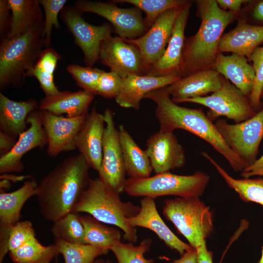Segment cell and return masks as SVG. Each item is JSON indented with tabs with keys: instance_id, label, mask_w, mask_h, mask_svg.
<instances>
[{
	"instance_id": "cell-46",
	"label": "cell",
	"mask_w": 263,
	"mask_h": 263,
	"mask_svg": "<svg viewBox=\"0 0 263 263\" xmlns=\"http://www.w3.org/2000/svg\"><path fill=\"white\" fill-rule=\"evenodd\" d=\"M249 0H216L218 6L223 10L234 12L238 14L242 5Z\"/></svg>"
},
{
	"instance_id": "cell-24",
	"label": "cell",
	"mask_w": 263,
	"mask_h": 263,
	"mask_svg": "<svg viewBox=\"0 0 263 263\" xmlns=\"http://www.w3.org/2000/svg\"><path fill=\"white\" fill-rule=\"evenodd\" d=\"M262 44L263 26L240 20L235 27L223 35L218 52L236 54L245 56L250 61L253 52Z\"/></svg>"
},
{
	"instance_id": "cell-16",
	"label": "cell",
	"mask_w": 263,
	"mask_h": 263,
	"mask_svg": "<svg viewBox=\"0 0 263 263\" xmlns=\"http://www.w3.org/2000/svg\"><path fill=\"white\" fill-rule=\"evenodd\" d=\"M98 60L122 78L129 75H143L139 49L118 36H111L102 41Z\"/></svg>"
},
{
	"instance_id": "cell-51",
	"label": "cell",
	"mask_w": 263,
	"mask_h": 263,
	"mask_svg": "<svg viewBox=\"0 0 263 263\" xmlns=\"http://www.w3.org/2000/svg\"><path fill=\"white\" fill-rule=\"evenodd\" d=\"M95 263H113L111 261L107 260L106 261H98Z\"/></svg>"
},
{
	"instance_id": "cell-5",
	"label": "cell",
	"mask_w": 263,
	"mask_h": 263,
	"mask_svg": "<svg viewBox=\"0 0 263 263\" xmlns=\"http://www.w3.org/2000/svg\"><path fill=\"white\" fill-rule=\"evenodd\" d=\"M44 21L26 33L1 40L0 89L17 88L25 83L27 74L35 66L44 47Z\"/></svg>"
},
{
	"instance_id": "cell-23",
	"label": "cell",
	"mask_w": 263,
	"mask_h": 263,
	"mask_svg": "<svg viewBox=\"0 0 263 263\" xmlns=\"http://www.w3.org/2000/svg\"><path fill=\"white\" fill-rule=\"evenodd\" d=\"M181 78L173 74L165 76L129 75L122 78L121 91L115 98L121 107L138 110L141 100L148 93L167 87Z\"/></svg>"
},
{
	"instance_id": "cell-36",
	"label": "cell",
	"mask_w": 263,
	"mask_h": 263,
	"mask_svg": "<svg viewBox=\"0 0 263 263\" xmlns=\"http://www.w3.org/2000/svg\"><path fill=\"white\" fill-rule=\"evenodd\" d=\"M151 243L150 239L142 241L137 245L120 241L113 245L110 250L115 255L117 263H152V261L145 257V253L150 249Z\"/></svg>"
},
{
	"instance_id": "cell-15",
	"label": "cell",
	"mask_w": 263,
	"mask_h": 263,
	"mask_svg": "<svg viewBox=\"0 0 263 263\" xmlns=\"http://www.w3.org/2000/svg\"><path fill=\"white\" fill-rule=\"evenodd\" d=\"M29 127L19 136L12 149L0 158V173L20 172L24 168L23 156L36 148H42L47 145V136L41 120V111L32 112L27 118Z\"/></svg>"
},
{
	"instance_id": "cell-34",
	"label": "cell",
	"mask_w": 263,
	"mask_h": 263,
	"mask_svg": "<svg viewBox=\"0 0 263 263\" xmlns=\"http://www.w3.org/2000/svg\"><path fill=\"white\" fill-rule=\"evenodd\" d=\"M79 214L71 211L53 222L51 231L55 239L72 244H84V229Z\"/></svg>"
},
{
	"instance_id": "cell-28",
	"label": "cell",
	"mask_w": 263,
	"mask_h": 263,
	"mask_svg": "<svg viewBox=\"0 0 263 263\" xmlns=\"http://www.w3.org/2000/svg\"><path fill=\"white\" fill-rule=\"evenodd\" d=\"M118 130L126 173L131 178L150 176L153 169L146 150L137 145L123 125Z\"/></svg>"
},
{
	"instance_id": "cell-17",
	"label": "cell",
	"mask_w": 263,
	"mask_h": 263,
	"mask_svg": "<svg viewBox=\"0 0 263 263\" xmlns=\"http://www.w3.org/2000/svg\"><path fill=\"white\" fill-rule=\"evenodd\" d=\"M145 150L155 174L182 168L186 162L185 150L173 132L160 129L148 139Z\"/></svg>"
},
{
	"instance_id": "cell-32",
	"label": "cell",
	"mask_w": 263,
	"mask_h": 263,
	"mask_svg": "<svg viewBox=\"0 0 263 263\" xmlns=\"http://www.w3.org/2000/svg\"><path fill=\"white\" fill-rule=\"evenodd\" d=\"M84 229V243L111 249L115 244L120 242V231L107 226L92 216H80Z\"/></svg>"
},
{
	"instance_id": "cell-44",
	"label": "cell",
	"mask_w": 263,
	"mask_h": 263,
	"mask_svg": "<svg viewBox=\"0 0 263 263\" xmlns=\"http://www.w3.org/2000/svg\"><path fill=\"white\" fill-rule=\"evenodd\" d=\"M249 3L248 23L263 26V0H249Z\"/></svg>"
},
{
	"instance_id": "cell-8",
	"label": "cell",
	"mask_w": 263,
	"mask_h": 263,
	"mask_svg": "<svg viewBox=\"0 0 263 263\" xmlns=\"http://www.w3.org/2000/svg\"><path fill=\"white\" fill-rule=\"evenodd\" d=\"M185 102L209 108L207 115L212 121L225 116L238 123L251 118L257 113L248 97L224 76L221 87L210 95L189 98Z\"/></svg>"
},
{
	"instance_id": "cell-30",
	"label": "cell",
	"mask_w": 263,
	"mask_h": 263,
	"mask_svg": "<svg viewBox=\"0 0 263 263\" xmlns=\"http://www.w3.org/2000/svg\"><path fill=\"white\" fill-rule=\"evenodd\" d=\"M201 155L213 165L226 184L238 193L242 200L263 206V178L236 179L229 175L207 152L202 151Z\"/></svg>"
},
{
	"instance_id": "cell-12",
	"label": "cell",
	"mask_w": 263,
	"mask_h": 263,
	"mask_svg": "<svg viewBox=\"0 0 263 263\" xmlns=\"http://www.w3.org/2000/svg\"><path fill=\"white\" fill-rule=\"evenodd\" d=\"M81 13L75 7L66 6L61 11V18L82 50L86 66L92 67L99 59L102 41L112 36L113 29L108 23L98 26L91 24L85 20Z\"/></svg>"
},
{
	"instance_id": "cell-25",
	"label": "cell",
	"mask_w": 263,
	"mask_h": 263,
	"mask_svg": "<svg viewBox=\"0 0 263 263\" xmlns=\"http://www.w3.org/2000/svg\"><path fill=\"white\" fill-rule=\"evenodd\" d=\"M94 95V94L83 90L59 91L41 99L38 109L57 115L66 114L70 117L79 116L88 113L89 106Z\"/></svg>"
},
{
	"instance_id": "cell-20",
	"label": "cell",
	"mask_w": 263,
	"mask_h": 263,
	"mask_svg": "<svg viewBox=\"0 0 263 263\" xmlns=\"http://www.w3.org/2000/svg\"><path fill=\"white\" fill-rule=\"evenodd\" d=\"M192 5V2L189 1L177 18L165 53L147 75L155 76L178 75L186 38L185 30Z\"/></svg>"
},
{
	"instance_id": "cell-2",
	"label": "cell",
	"mask_w": 263,
	"mask_h": 263,
	"mask_svg": "<svg viewBox=\"0 0 263 263\" xmlns=\"http://www.w3.org/2000/svg\"><path fill=\"white\" fill-rule=\"evenodd\" d=\"M144 98L151 99L156 103L155 114L160 130L173 132L182 129L195 135L210 145L236 172H242L248 166L227 145L203 109L177 105L170 98L167 87L150 92Z\"/></svg>"
},
{
	"instance_id": "cell-6",
	"label": "cell",
	"mask_w": 263,
	"mask_h": 263,
	"mask_svg": "<svg viewBox=\"0 0 263 263\" xmlns=\"http://www.w3.org/2000/svg\"><path fill=\"white\" fill-rule=\"evenodd\" d=\"M210 180L206 173L197 171L191 175L165 172L147 178L127 179L124 191L131 196L152 199L164 196L200 197Z\"/></svg>"
},
{
	"instance_id": "cell-42",
	"label": "cell",
	"mask_w": 263,
	"mask_h": 263,
	"mask_svg": "<svg viewBox=\"0 0 263 263\" xmlns=\"http://www.w3.org/2000/svg\"><path fill=\"white\" fill-rule=\"evenodd\" d=\"M36 233L30 221H19L11 228L9 233L8 248L9 252L17 249L35 237Z\"/></svg>"
},
{
	"instance_id": "cell-37",
	"label": "cell",
	"mask_w": 263,
	"mask_h": 263,
	"mask_svg": "<svg viewBox=\"0 0 263 263\" xmlns=\"http://www.w3.org/2000/svg\"><path fill=\"white\" fill-rule=\"evenodd\" d=\"M67 1L66 0H39L45 13L43 37L46 47H48L51 44L53 27H55L56 29L60 28L58 15Z\"/></svg>"
},
{
	"instance_id": "cell-40",
	"label": "cell",
	"mask_w": 263,
	"mask_h": 263,
	"mask_svg": "<svg viewBox=\"0 0 263 263\" xmlns=\"http://www.w3.org/2000/svg\"><path fill=\"white\" fill-rule=\"evenodd\" d=\"M48 248L49 246L43 245L35 237L10 251L9 254L14 263H31L40 258Z\"/></svg>"
},
{
	"instance_id": "cell-7",
	"label": "cell",
	"mask_w": 263,
	"mask_h": 263,
	"mask_svg": "<svg viewBox=\"0 0 263 263\" xmlns=\"http://www.w3.org/2000/svg\"><path fill=\"white\" fill-rule=\"evenodd\" d=\"M163 213L194 248L206 241L213 231L212 212L199 197L167 199Z\"/></svg>"
},
{
	"instance_id": "cell-43",
	"label": "cell",
	"mask_w": 263,
	"mask_h": 263,
	"mask_svg": "<svg viewBox=\"0 0 263 263\" xmlns=\"http://www.w3.org/2000/svg\"><path fill=\"white\" fill-rule=\"evenodd\" d=\"M10 12L7 0H0V34L2 39L7 37L10 30L11 22Z\"/></svg>"
},
{
	"instance_id": "cell-29",
	"label": "cell",
	"mask_w": 263,
	"mask_h": 263,
	"mask_svg": "<svg viewBox=\"0 0 263 263\" xmlns=\"http://www.w3.org/2000/svg\"><path fill=\"white\" fill-rule=\"evenodd\" d=\"M11 22L6 38L23 34L44 21L38 0H7Z\"/></svg>"
},
{
	"instance_id": "cell-38",
	"label": "cell",
	"mask_w": 263,
	"mask_h": 263,
	"mask_svg": "<svg viewBox=\"0 0 263 263\" xmlns=\"http://www.w3.org/2000/svg\"><path fill=\"white\" fill-rule=\"evenodd\" d=\"M68 72L75 80L76 84L83 89L96 94L99 78L103 70L91 67L70 64L67 67Z\"/></svg>"
},
{
	"instance_id": "cell-33",
	"label": "cell",
	"mask_w": 263,
	"mask_h": 263,
	"mask_svg": "<svg viewBox=\"0 0 263 263\" xmlns=\"http://www.w3.org/2000/svg\"><path fill=\"white\" fill-rule=\"evenodd\" d=\"M58 254H61L64 263H95V259L108 253L109 249L82 244H72L55 239Z\"/></svg>"
},
{
	"instance_id": "cell-50",
	"label": "cell",
	"mask_w": 263,
	"mask_h": 263,
	"mask_svg": "<svg viewBox=\"0 0 263 263\" xmlns=\"http://www.w3.org/2000/svg\"><path fill=\"white\" fill-rule=\"evenodd\" d=\"M58 254L55 244L49 245V248L43 256L38 260L31 263H50L52 259Z\"/></svg>"
},
{
	"instance_id": "cell-1",
	"label": "cell",
	"mask_w": 263,
	"mask_h": 263,
	"mask_svg": "<svg viewBox=\"0 0 263 263\" xmlns=\"http://www.w3.org/2000/svg\"><path fill=\"white\" fill-rule=\"evenodd\" d=\"M90 168L79 154L66 158L42 178L36 196L45 219L54 222L72 211L89 185Z\"/></svg>"
},
{
	"instance_id": "cell-49",
	"label": "cell",
	"mask_w": 263,
	"mask_h": 263,
	"mask_svg": "<svg viewBox=\"0 0 263 263\" xmlns=\"http://www.w3.org/2000/svg\"><path fill=\"white\" fill-rule=\"evenodd\" d=\"M198 256L197 250L192 248L185 252L181 257L177 260H174L171 263H197Z\"/></svg>"
},
{
	"instance_id": "cell-31",
	"label": "cell",
	"mask_w": 263,
	"mask_h": 263,
	"mask_svg": "<svg viewBox=\"0 0 263 263\" xmlns=\"http://www.w3.org/2000/svg\"><path fill=\"white\" fill-rule=\"evenodd\" d=\"M60 59L61 56L55 50L46 47L27 74V76H34L37 79L45 96L52 95L59 92L54 82V73Z\"/></svg>"
},
{
	"instance_id": "cell-18",
	"label": "cell",
	"mask_w": 263,
	"mask_h": 263,
	"mask_svg": "<svg viewBox=\"0 0 263 263\" xmlns=\"http://www.w3.org/2000/svg\"><path fill=\"white\" fill-rule=\"evenodd\" d=\"M38 185L35 180H30L14 191L0 194V263L9 252L8 242L10 230L19 221L24 204L30 198L36 195Z\"/></svg>"
},
{
	"instance_id": "cell-11",
	"label": "cell",
	"mask_w": 263,
	"mask_h": 263,
	"mask_svg": "<svg viewBox=\"0 0 263 263\" xmlns=\"http://www.w3.org/2000/svg\"><path fill=\"white\" fill-rule=\"evenodd\" d=\"M104 115L105 128L98 178L106 185L120 194L124 191L127 179L118 130L116 128L112 110L106 108Z\"/></svg>"
},
{
	"instance_id": "cell-52",
	"label": "cell",
	"mask_w": 263,
	"mask_h": 263,
	"mask_svg": "<svg viewBox=\"0 0 263 263\" xmlns=\"http://www.w3.org/2000/svg\"><path fill=\"white\" fill-rule=\"evenodd\" d=\"M258 263H263V246L262 247V256Z\"/></svg>"
},
{
	"instance_id": "cell-48",
	"label": "cell",
	"mask_w": 263,
	"mask_h": 263,
	"mask_svg": "<svg viewBox=\"0 0 263 263\" xmlns=\"http://www.w3.org/2000/svg\"><path fill=\"white\" fill-rule=\"evenodd\" d=\"M198 256L197 263H213V253L207 248L206 241L196 248Z\"/></svg>"
},
{
	"instance_id": "cell-13",
	"label": "cell",
	"mask_w": 263,
	"mask_h": 263,
	"mask_svg": "<svg viewBox=\"0 0 263 263\" xmlns=\"http://www.w3.org/2000/svg\"><path fill=\"white\" fill-rule=\"evenodd\" d=\"M186 4L163 13L148 31L140 38L133 39H125L126 42L139 49L141 56L143 75H148L152 66L165 53L174 23Z\"/></svg>"
},
{
	"instance_id": "cell-45",
	"label": "cell",
	"mask_w": 263,
	"mask_h": 263,
	"mask_svg": "<svg viewBox=\"0 0 263 263\" xmlns=\"http://www.w3.org/2000/svg\"><path fill=\"white\" fill-rule=\"evenodd\" d=\"M243 178H251L255 176H263V154L241 172Z\"/></svg>"
},
{
	"instance_id": "cell-27",
	"label": "cell",
	"mask_w": 263,
	"mask_h": 263,
	"mask_svg": "<svg viewBox=\"0 0 263 263\" xmlns=\"http://www.w3.org/2000/svg\"><path fill=\"white\" fill-rule=\"evenodd\" d=\"M39 103L34 99L12 100L0 93V131L15 138L27 129V118L38 109Z\"/></svg>"
},
{
	"instance_id": "cell-14",
	"label": "cell",
	"mask_w": 263,
	"mask_h": 263,
	"mask_svg": "<svg viewBox=\"0 0 263 263\" xmlns=\"http://www.w3.org/2000/svg\"><path fill=\"white\" fill-rule=\"evenodd\" d=\"M86 114L77 117H65L41 111V120L47 136V152L55 157L63 151L74 150L76 136Z\"/></svg>"
},
{
	"instance_id": "cell-21",
	"label": "cell",
	"mask_w": 263,
	"mask_h": 263,
	"mask_svg": "<svg viewBox=\"0 0 263 263\" xmlns=\"http://www.w3.org/2000/svg\"><path fill=\"white\" fill-rule=\"evenodd\" d=\"M223 76L214 68L196 72L181 77L167 87L175 103L184 102L188 99L207 96L221 86Z\"/></svg>"
},
{
	"instance_id": "cell-39",
	"label": "cell",
	"mask_w": 263,
	"mask_h": 263,
	"mask_svg": "<svg viewBox=\"0 0 263 263\" xmlns=\"http://www.w3.org/2000/svg\"><path fill=\"white\" fill-rule=\"evenodd\" d=\"M255 71V81L248 96L250 103L254 109L259 110L261 105V96L263 91V46L257 48L251 55Z\"/></svg>"
},
{
	"instance_id": "cell-9",
	"label": "cell",
	"mask_w": 263,
	"mask_h": 263,
	"mask_svg": "<svg viewBox=\"0 0 263 263\" xmlns=\"http://www.w3.org/2000/svg\"><path fill=\"white\" fill-rule=\"evenodd\" d=\"M215 125L227 145L248 166L255 161L263 138V107L243 122L231 124L219 119Z\"/></svg>"
},
{
	"instance_id": "cell-47",
	"label": "cell",
	"mask_w": 263,
	"mask_h": 263,
	"mask_svg": "<svg viewBox=\"0 0 263 263\" xmlns=\"http://www.w3.org/2000/svg\"><path fill=\"white\" fill-rule=\"evenodd\" d=\"M16 138L0 131V156L6 154L12 149L17 141Z\"/></svg>"
},
{
	"instance_id": "cell-19",
	"label": "cell",
	"mask_w": 263,
	"mask_h": 263,
	"mask_svg": "<svg viewBox=\"0 0 263 263\" xmlns=\"http://www.w3.org/2000/svg\"><path fill=\"white\" fill-rule=\"evenodd\" d=\"M105 128L104 114L95 107L88 113L75 140V146L90 167L97 172L102 158L103 139Z\"/></svg>"
},
{
	"instance_id": "cell-10",
	"label": "cell",
	"mask_w": 263,
	"mask_h": 263,
	"mask_svg": "<svg viewBox=\"0 0 263 263\" xmlns=\"http://www.w3.org/2000/svg\"><path fill=\"white\" fill-rule=\"evenodd\" d=\"M76 9L81 12H91L108 20L118 37L133 39L140 38L149 29L142 16V11L136 7H118L111 2L79 0L75 2Z\"/></svg>"
},
{
	"instance_id": "cell-22",
	"label": "cell",
	"mask_w": 263,
	"mask_h": 263,
	"mask_svg": "<svg viewBox=\"0 0 263 263\" xmlns=\"http://www.w3.org/2000/svg\"><path fill=\"white\" fill-rule=\"evenodd\" d=\"M127 222L133 227L138 226L151 230L168 246L176 250L181 255L192 248L180 240L165 223L157 211L154 199L143 197L139 212L128 218Z\"/></svg>"
},
{
	"instance_id": "cell-35",
	"label": "cell",
	"mask_w": 263,
	"mask_h": 263,
	"mask_svg": "<svg viewBox=\"0 0 263 263\" xmlns=\"http://www.w3.org/2000/svg\"><path fill=\"white\" fill-rule=\"evenodd\" d=\"M189 0H114L113 3H127L145 13V23L150 29L156 19L163 13L182 6Z\"/></svg>"
},
{
	"instance_id": "cell-26",
	"label": "cell",
	"mask_w": 263,
	"mask_h": 263,
	"mask_svg": "<svg viewBox=\"0 0 263 263\" xmlns=\"http://www.w3.org/2000/svg\"><path fill=\"white\" fill-rule=\"evenodd\" d=\"M213 68L243 94L249 96L255 75L253 67L246 57L234 53L228 56L219 53Z\"/></svg>"
},
{
	"instance_id": "cell-4",
	"label": "cell",
	"mask_w": 263,
	"mask_h": 263,
	"mask_svg": "<svg viewBox=\"0 0 263 263\" xmlns=\"http://www.w3.org/2000/svg\"><path fill=\"white\" fill-rule=\"evenodd\" d=\"M139 209L140 206L122 201L119 193L96 178L90 179L72 211L88 213L103 223L117 226L123 232L124 238L134 244L137 240L136 230L127 219L135 215Z\"/></svg>"
},
{
	"instance_id": "cell-41",
	"label": "cell",
	"mask_w": 263,
	"mask_h": 263,
	"mask_svg": "<svg viewBox=\"0 0 263 263\" xmlns=\"http://www.w3.org/2000/svg\"><path fill=\"white\" fill-rule=\"evenodd\" d=\"M122 85V78L116 72L103 71L98 80L96 94L114 99L120 93Z\"/></svg>"
},
{
	"instance_id": "cell-3",
	"label": "cell",
	"mask_w": 263,
	"mask_h": 263,
	"mask_svg": "<svg viewBox=\"0 0 263 263\" xmlns=\"http://www.w3.org/2000/svg\"><path fill=\"white\" fill-rule=\"evenodd\" d=\"M196 15L201 19L196 34L186 38L178 75L213 68L218 47L225 28L237 18V14L222 9L215 0L194 1Z\"/></svg>"
}]
</instances>
